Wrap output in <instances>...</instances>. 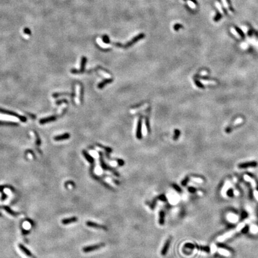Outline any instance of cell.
<instances>
[{
	"label": "cell",
	"mask_w": 258,
	"mask_h": 258,
	"mask_svg": "<svg viewBox=\"0 0 258 258\" xmlns=\"http://www.w3.org/2000/svg\"><path fill=\"white\" fill-rule=\"evenodd\" d=\"M83 155L84 156V157L85 158V159H86V160H87V161H89L91 164H92V169H93V164H94V161L93 158L92 157V156H91L86 151H84V150H83Z\"/></svg>",
	"instance_id": "8"
},
{
	"label": "cell",
	"mask_w": 258,
	"mask_h": 258,
	"mask_svg": "<svg viewBox=\"0 0 258 258\" xmlns=\"http://www.w3.org/2000/svg\"><path fill=\"white\" fill-rule=\"evenodd\" d=\"M172 187H173V188H174V189L176 191L178 192V193H182V189L181 188V187H180V186H179L178 185H176V184H172Z\"/></svg>",
	"instance_id": "22"
},
{
	"label": "cell",
	"mask_w": 258,
	"mask_h": 258,
	"mask_svg": "<svg viewBox=\"0 0 258 258\" xmlns=\"http://www.w3.org/2000/svg\"><path fill=\"white\" fill-rule=\"evenodd\" d=\"M256 181V189L258 191V180L257 179H255Z\"/></svg>",
	"instance_id": "36"
},
{
	"label": "cell",
	"mask_w": 258,
	"mask_h": 258,
	"mask_svg": "<svg viewBox=\"0 0 258 258\" xmlns=\"http://www.w3.org/2000/svg\"><path fill=\"white\" fill-rule=\"evenodd\" d=\"M117 161H118V165H119V166H124V164H125L124 161L123 160H121V159H118V160H117Z\"/></svg>",
	"instance_id": "33"
},
{
	"label": "cell",
	"mask_w": 258,
	"mask_h": 258,
	"mask_svg": "<svg viewBox=\"0 0 258 258\" xmlns=\"http://www.w3.org/2000/svg\"><path fill=\"white\" fill-rule=\"evenodd\" d=\"M70 137V135L69 133H65L63 135H60L59 136H56L54 138V140H65V139H69Z\"/></svg>",
	"instance_id": "14"
},
{
	"label": "cell",
	"mask_w": 258,
	"mask_h": 258,
	"mask_svg": "<svg viewBox=\"0 0 258 258\" xmlns=\"http://www.w3.org/2000/svg\"><path fill=\"white\" fill-rule=\"evenodd\" d=\"M78 218L77 217H71V218H66V219H63L62 220V223L63 225H68V224L71 223H74L77 222Z\"/></svg>",
	"instance_id": "9"
},
{
	"label": "cell",
	"mask_w": 258,
	"mask_h": 258,
	"mask_svg": "<svg viewBox=\"0 0 258 258\" xmlns=\"http://www.w3.org/2000/svg\"><path fill=\"white\" fill-rule=\"evenodd\" d=\"M87 62V58L83 56L81 59V69L80 71H77L75 69L71 70V72L73 73H84V69H85V66Z\"/></svg>",
	"instance_id": "7"
},
{
	"label": "cell",
	"mask_w": 258,
	"mask_h": 258,
	"mask_svg": "<svg viewBox=\"0 0 258 258\" xmlns=\"http://www.w3.org/2000/svg\"><path fill=\"white\" fill-rule=\"evenodd\" d=\"M164 218H165L164 212L161 210L160 212V218H159V223L161 225H163L164 224Z\"/></svg>",
	"instance_id": "15"
},
{
	"label": "cell",
	"mask_w": 258,
	"mask_h": 258,
	"mask_svg": "<svg viewBox=\"0 0 258 258\" xmlns=\"http://www.w3.org/2000/svg\"><path fill=\"white\" fill-rule=\"evenodd\" d=\"M227 3H228V7H229V10H230L231 11H232V12H234V10L233 9V8L232 7V6H231V2L229 0H227Z\"/></svg>",
	"instance_id": "34"
},
{
	"label": "cell",
	"mask_w": 258,
	"mask_h": 258,
	"mask_svg": "<svg viewBox=\"0 0 258 258\" xmlns=\"http://www.w3.org/2000/svg\"><path fill=\"white\" fill-rule=\"evenodd\" d=\"M249 226L248 225H246L244 227V228L241 229V232H242L243 234H247L248 232H249Z\"/></svg>",
	"instance_id": "24"
},
{
	"label": "cell",
	"mask_w": 258,
	"mask_h": 258,
	"mask_svg": "<svg viewBox=\"0 0 258 258\" xmlns=\"http://www.w3.org/2000/svg\"><path fill=\"white\" fill-rule=\"evenodd\" d=\"M181 28H183V25H181V24L177 23V24H176V25L174 26V31H179V29Z\"/></svg>",
	"instance_id": "28"
},
{
	"label": "cell",
	"mask_w": 258,
	"mask_h": 258,
	"mask_svg": "<svg viewBox=\"0 0 258 258\" xmlns=\"http://www.w3.org/2000/svg\"><path fill=\"white\" fill-rule=\"evenodd\" d=\"M56 118L54 117H49V118H45V119H42L40 121V123H47V122L54 120Z\"/></svg>",
	"instance_id": "18"
},
{
	"label": "cell",
	"mask_w": 258,
	"mask_h": 258,
	"mask_svg": "<svg viewBox=\"0 0 258 258\" xmlns=\"http://www.w3.org/2000/svg\"><path fill=\"white\" fill-rule=\"evenodd\" d=\"M146 126L147 130H148V132H150V126H149V118L148 117H146Z\"/></svg>",
	"instance_id": "29"
},
{
	"label": "cell",
	"mask_w": 258,
	"mask_h": 258,
	"mask_svg": "<svg viewBox=\"0 0 258 258\" xmlns=\"http://www.w3.org/2000/svg\"></svg>",
	"instance_id": "38"
},
{
	"label": "cell",
	"mask_w": 258,
	"mask_h": 258,
	"mask_svg": "<svg viewBox=\"0 0 258 258\" xmlns=\"http://www.w3.org/2000/svg\"><path fill=\"white\" fill-rule=\"evenodd\" d=\"M195 84H196V85H198V87H201V88H204V86H203V85L201 84V83H200V82H199V81H198V80H195Z\"/></svg>",
	"instance_id": "35"
},
{
	"label": "cell",
	"mask_w": 258,
	"mask_h": 258,
	"mask_svg": "<svg viewBox=\"0 0 258 258\" xmlns=\"http://www.w3.org/2000/svg\"><path fill=\"white\" fill-rule=\"evenodd\" d=\"M184 248H186L187 249H190V250H193V249H195V244L192 243H186L184 246Z\"/></svg>",
	"instance_id": "19"
},
{
	"label": "cell",
	"mask_w": 258,
	"mask_h": 258,
	"mask_svg": "<svg viewBox=\"0 0 258 258\" xmlns=\"http://www.w3.org/2000/svg\"><path fill=\"white\" fill-rule=\"evenodd\" d=\"M19 249H20V250H21L26 256H29V257H32L31 252L28 249H26V247H25L24 246H23L22 244H19Z\"/></svg>",
	"instance_id": "12"
},
{
	"label": "cell",
	"mask_w": 258,
	"mask_h": 258,
	"mask_svg": "<svg viewBox=\"0 0 258 258\" xmlns=\"http://www.w3.org/2000/svg\"><path fill=\"white\" fill-rule=\"evenodd\" d=\"M99 154L100 155V165H101V167H102V168L104 170H105L112 171V173H114L115 175L117 176H119V174L117 173V171L114 170V169H112V168H111L110 167H109L108 166H107L106 164H105V162H104V160H103V156H102V152H99Z\"/></svg>",
	"instance_id": "2"
},
{
	"label": "cell",
	"mask_w": 258,
	"mask_h": 258,
	"mask_svg": "<svg viewBox=\"0 0 258 258\" xmlns=\"http://www.w3.org/2000/svg\"><path fill=\"white\" fill-rule=\"evenodd\" d=\"M195 247L198 250H201V251L207 252V253H210V248L207 246H199L198 244H195Z\"/></svg>",
	"instance_id": "11"
},
{
	"label": "cell",
	"mask_w": 258,
	"mask_h": 258,
	"mask_svg": "<svg viewBox=\"0 0 258 258\" xmlns=\"http://www.w3.org/2000/svg\"><path fill=\"white\" fill-rule=\"evenodd\" d=\"M222 17V15L220 14V13H217V15H216V16H215V17H214V21L215 22H218L219 21V20L220 19V18Z\"/></svg>",
	"instance_id": "27"
},
{
	"label": "cell",
	"mask_w": 258,
	"mask_h": 258,
	"mask_svg": "<svg viewBox=\"0 0 258 258\" xmlns=\"http://www.w3.org/2000/svg\"><path fill=\"white\" fill-rule=\"evenodd\" d=\"M96 145H97V146H98L99 147H100V148H103V149H105L106 152H107V153H110V152H112V149L111 148L105 147V146H104L102 145L98 144V143H97V144H96Z\"/></svg>",
	"instance_id": "23"
},
{
	"label": "cell",
	"mask_w": 258,
	"mask_h": 258,
	"mask_svg": "<svg viewBox=\"0 0 258 258\" xmlns=\"http://www.w3.org/2000/svg\"><path fill=\"white\" fill-rule=\"evenodd\" d=\"M23 32L25 33V34L28 35H31V31L30 30V29L29 28H27V27H26V28H25L23 29Z\"/></svg>",
	"instance_id": "26"
},
{
	"label": "cell",
	"mask_w": 258,
	"mask_h": 258,
	"mask_svg": "<svg viewBox=\"0 0 258 258\" xmlns=\"http://www.w3.org/2000/svg\"><path fill=\"white\" fill-rule=\"evenodd\" d=\"M188 189L189 192L191 193H195V192H196V189L194 187H193V186H190V187H188Z\"/></svg>",
	"instance_id": "30"
},
{
	"label": "cell",
	"mask_w": 258,
	"mask_h": 258,
	"mask_svg": "<svg viewBox=\"0 0 258 258\" xmlns=\"http://www.w3.org/2000/svg\"><path fill=\"white\" fill-rule=\"evenodd\" d=\"M180 134H181V132H180L179 130L178 129H175V130H174V136H173V140H177L178 139L179 137Z\"/></svg>",
	"instance_id": "21"
},
{
	"label": "cell",
	"mask_w": 258,
	"mask_h": 258,
	"mask_svg": "<svg viewBox=\"0 0 258 258\" xmlns=\"http://www.w3.org/2000/svg\"><path fill=\"white\" fill-rule=\"evenodd\" d=\"M113 81V79H106V80H104L102 82L98 84V88L100 89H102L105 87V85H106L107 84H109V83H111Z\"/></svg>",
	"instance_id": "13"
},
{
	"label": "cell",
	"mask_w": 258,
	"mask_h": 258,
	"mask_svg": "<svg viewBox=\"0 0 258 258\" xmlns=\"http://www.w3.org/2000/svg\"><path fill=\"white\" fill-rule=\"evenodd\" d=\"M172 241V238L170 237L166 241L165 244H164V246L162 247V250H161V254L162 256H166L168 252V250H169V247H170V243Z\"/></svg>",
	"instance_id": "6"
},
{
	"label": "cell",
	"mask_w": 258,
	"mask_h": 258,
	"mask_svg": "<svg viewBox=\"0 0 258 258\" xmlns=\"http://www.w3.org/2000/svg\"><path fill=\"white\" fill-rule=\"evenodd\" d=\"M105 246V244L104 243H100L97 244L84 247L83 249V251L84 253H89V252H93V251H94V250H99L100 248L104 247Z\"/></svg>",
	"instance_id": "1"
},
{
	"label": "cell",
	"mask_w": 258,
	"mask_h": 258,
	"mask_svg": "<svg viewBox=\"0 0 258 258\" xmlns=\"http://www.w3.org/2000/svg\"><path fill=\"white\" fill-rule=\"evenodd\" d=\"M227 194L229 197L231 198H233L234 196V190L232 188H229L228 189V191H227Z\"/></svg>",
	"instance_id": "20"
},
{
	"label": "cell",
	"mask_w": 258,
	"mask_h": 258,
	"mask_svg": "<svg viewBox=\"0 0 258 258\" xmlns=\"http://www.w3.org/2000/svg\"><path fill=\"white\" fill-rule=\"evenodd\" d=\"M189 179L188 177H185V178L182 181V182H181V184H182V186H186V185H187V184L189 182Z\"/></svg>",
	"instance_id": "25"
},
{
	"label": "cell",
	"mask_w": 258,
	"mask_h": 258,
	"mask_svg": "<svg viewBox=\"0 0 258 258\" xmlns=\"http://www.w3.org/2000/svg\"><path fill=\"white\" fill-rule=\"evenodd\" d=\"M142 118H143V116L141 115L139 118V120H138V126H137V130H136V138L140 140L142 138Z\"/></svg>",
	"instance_id": "5"
},
{
	"label": "cell",
	"mask_w": 258,
	"mask_h": 258,
	"mask_svg": "<svg viewBox=\"0 0 258 258\" xmlns=\"http://www.w3.org/2000/svg\"><path fill=\"white\" fill-rule=\"evenodd\" d=\"M86 225L87 227H92V228H97V229H103L104 231H107L108 228L107 227H105V226L103 225H100V224L97 223L93 222L92 221H87L86 222Z\"/></svg>",
	"instance_id": "4"
},
{
	"label": "cell",
	"mask_w": 258,
	"mask_h": 258,
	"mask_svg": "<svg viewBox=\"0 0 258 258\" xmlns=\"http://www.w3.org/2000/svg\"><path fill=\"white\" fill-rule=\"evenodd\" d=\"M247 185H248V187H249V198H250V200H252L253 198V189H252V187H251V186H250V184H247Z\"/></svg>",
	"instance_id": "17"
},
{
	"label": "cell",
	"mask_w": 258,
	"mask_h": 258,
	"mask_svg": "<svg viewBox=\"0 0 258 258\" xmlns=\"http://www.w3.org/2000/svg\"><path fill=\"white\" fill-rule=\"evenodd\" d=\"M248 216H249L248 213L245 210H243L241 213V215H240V221H243L245 219H246Z\"/></svg>",
	"instance_id": "16"
},
{
	"label": "cell",
	"mask_w": 258,
	"mask_h": 258,
	"mask_svg": "<svg viewBox=\"0 0 258 258\" xmlns=\"http://www.w3.org/2000/svg\"><path fill=\"white\" fill-rule=\"evenodd\" d=\"M185 1H186V0H185ZM189 1H192L193 3H194V4H197L198 3H197V1H196V0H189Z\"/></svg>",
	"instance_id": "37"
},
{
	"label": "cell",
	"mask_w": 258,
	"mask_h": 258,
	"mask_svg": "<svg viewBox=\"0 0 258 258\" xmlns=\"http://www.w3.org/2000/svg\"><path fill=\"white\" fill-rule=\"evenodd\" d=\"M216 246L219 248H221V249H225V250H227L229 252H234V250L231 247L228 246V245L222 243H216Z\"/></svg>",
	"instance_id": "10"
},
{
	"label": "cell",
	"mask_w": 258,
	"mask_h": 258,
	"mask_svg": "<svg viewBox=\"0 0 258 258\" xmlns=\"http://www.w3.org/2000/svg\"><path fill=\"white\" fill-rule=\"evenodd\" d=\"M4 208H5V210H6V211L7 212L9 213H10L11 215H13V216H15V215H16V213H14V212H13L12 211V210H11L10 208H8V207H4Z\"/></svg>",
	"instance_id": "32"
},
{
	"label": "cell",
	"mask_w": 258,
	"mask_h": 258,
	"mask_svg": "<svg viewBox=\"0 0 258 258\" xmlns=\"http://www.w3.org/2000/svg\"><path fill=\"white\" fill-rule=\"evenodd\" d=\"M258 166V162L256 161H249V162H243L239 164L238 167L240 169H246L249 167H255Z\"/></svg>",
	"instance_id": "3"
},
{
	"label": "cell",
	"mask_w": 258,
	"mask_h": 258,
	"mask_svg": "<svg viewBox=\"0 0 258 258\" xmlns=\"http://www.w3.org/2000/svg\"><path fill=\"white\" fill-rule=\"evenodd\" d=\"M235 29H236V31H237V32L239 33V34L241 36V37H243H243H244V34L243 32L241 31V29H240L239 28H237V27H235Z\"/></svg>",
	"instance_id": "31"
}]
</instances>
